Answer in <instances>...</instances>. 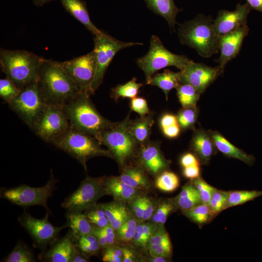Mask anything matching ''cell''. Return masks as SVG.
I'll use <instances>...</instances> for the list:
<instances>
[{
    "instance_id": "obj_1",
    "label": "cell",
    "mask_w": 262,
    "mask_h": 262,
    "mask_svg": "<svg viewBox=\"0 0 262 262\" xmlns=\"http://www.w3.org/2000/svg\"><path fill=\"white\" fill-rule=\"evenodd\" d=\"M38 84L47 103L65 106L82 91L68 76L59 62L44 59Z\"/></svg>"
},
{
    "instance_id": "obj_2",
    "label": "cell",
    "mask_w": 262,
    "mask_h": 262,
    "mask_svg": "<svg viewBox=\"0 0 262 262\" xmlns=\"http://www.w3.org/2000/svg\"><path fill=\"white\" fill-rule=\"evenodd\" d=\"M89 96L87 92L81 91L64 107L70 129L91 135L99 141L101 134L113 122L100 114Z\"/></svg>"
},
{
    "instance_id": "obj_3",
    "label": "cell",
    "mask_w": 262,
    "mask_h": 262,
    "mask_svg": "<svg viewBox=\"0 0 262 262\" xmlns=\"http://www.w3.org/2000/svg\"><path fill=\"white\" fill-rule=\"evenodd\" d=\"M44 58L25 50L0 51V64L6 77L20 90L38 81Z\"/></svg>"
},
{
    "instance_id": "obj_4",
    "label": "cell",
    "mask_w": 262,
    "mask_h": 262,
    "mask_svg": "<svg viewBox=\"0 0 262 262\" xmlns=\"http://www.w3.org/2000/svg\"><path fill=\"white\" fill-rule=\"evenodd\" d=\"M211 16L199 14L180 25L178 36L182 44L196 50L201 57L209 58L219 52V37L216 34Z\"/></svg>"
},
{
    "instance_id": "obj_5",
    "label": "cell",
    "mask_w": 262,
    "mask_h": 262,
    "mask_svg": "<svg viewBox=\"0 0 262 262\" xmlns=\"http://www.w3.org/2000/svg\"><path fill=\"white\" fill-rule=\"evenodd\" d=\"M51 143L77 160L85 171L89 159L98 156L112 157L110 151L103 148L96 138L70 129Z\"/></svg>"
},
{
    "instance_id": "obj_6",
    "label": "cell",
    "mask_w": 262,
    "mask_h": 262,
    "mask_svg": "<svg viewBox=\"0 0 262 262\" xmlns=\"http://www.w3.org/2000/svg\"><path fill=\"white\" fill-rule=\"evenodd\" d=\"M192 61L185 55L176 54L168 50L159 38L154 35L151 37L148 52L137 59V64L144 72L147 82L161 69L173 66L182 70Z\"/></svg>"
},
{
    "instance_id": "obj_7",
    "label": "cell",
    "mask_w": 262,
    "mask_h": 262,
    "mask_svg": "<svg viewBox=\"0 0 262 262\" xmlns=\"http://www.w3.org/2000/svg\"><path fill=\"white\" fill-rule=\"evenodd\" d=\"M129 116L119 122L113 123L99 140L120 164H124L132 156L138 144L130 129Z\"/></svg>"
},
{
    "instance_id": "obj_8",
    "label": "cell",
    "mask_w": 262,
    "mask_h": 262,
    "mask_svg": "<svg viewBox=\"0 0 262 262\" xmlns=\"http://www.w3.org/2000/svg\"><path fill=\"white\" fill-rule=\"evenodd\" d=\"M58 180L51 171L49 180L46 184L39 187H34L22 184L10 188H1L0 196L13 204L23 207L39 205L43 206L47 212L51 213L48 206V199L52 196L56 190Z\"/></svg>"
},
{
    "instance_id": "obj_9",
    "label": "cell",
    "mask_w": 262,
    "mask_h": 262,
    "mask_svg": "<svg viewBox=\"0 0 262 262\" xmlns=\"http://www.w3.org/2000/svg\"><path fill=\"white\" fill-rule=\"evenodd\" d=\"M47 104L37 82L21 89L19 95L8 103L10 109L16 113L32 130Z\"/></svg>"
},
{
    "instance_id": "obj_10",
    "label": "cell",
    "mask_w": 262,
    "mask_h": 262,
    "mask_svg": "<svg viewBox=\"0 0 262 262\" xmlns=\"http://www.w3.org/2000/svg\"><path fill=\"white\" fill-rule=\"evenodd\" d=\"M94 50L96 55L97 69L91 87V94L95 93L102 83L105 73L115 55L120 50L136 45L139 42H128L118 40L101 31L95 35Z\"/></svg>"
},
{
    "instance_id": "obj_11",
    "label": "cell",
    "mask_w": 262,
    "mask_h": 262,
    "mask_svg": "<svg viewBox=\"0 0 262 262\" xmlns=\"http://www.w3.org/2000/svg\"><path fill=\"white\" fill-rule=\"evenodd\" d=\"M104 178L86 176L78 188L65 198L61 207L69 211L83 212L97 204L100 198L107 195Z\"/></svg>"
},
{
    "instance_id": "obj_12",
    "label": "cell",
    "mask_w": 262,
    "mask_h": 262,
    "mask_svg": "<svg viewBox=\"0 0 262 262\" xmlns=\"http://www.w3.org/2000/svg\"><path fill=\"white\" fill-rule=\"evenodd\" d=\"M69 129L65 107L47 103L32 131L44 141L51 143Z\"/></svg>"
},
{
    "instance_id": "obj_13",
    "label": "cell",
    "mask_w": 262,
    "mask_h": 262,
    "mask_svg": "<svg viewBox=\"0 0 262 262\" xmlns=\"http://www.w3.org/2000/svg\"><path fill=\"white\" fill-rule=\"evenodd\" d=\"M50 213L47 212L45 217L38 219L33 216L26 211L18 217V221L30 235L33 246L41 252L47 249L57 238L61 231L67 228L66 224L56 227L49 220Z\"/></svg>"
},
{
    "instance_id": "obj_14",
    "label": "cell",
    "mask_w": 262,
    "mask_h": 262,
    "mask_svg": "<svg viewBox=\"0 0 262 262\" xmlns=\"http://www.w3.org/2000/svg\"><path fill=\"white\" fill-rule=\"evenodd\" d=\"M59 63L66 73L82 91L91 95V87L97 69L94 50L84 55Z\"/></svg>"
},
{
    "instance_id": "obj_15",
    "label": "cell",
    "mask_w": 262,
    "mask_h": 262,
    "mask_svg": "<svg viewBox=\"0 0 262 262\" xmlns=\"http://www.w3.org/2000/svg\"><path fill=\"white\" fill-rule=\"evenodd\" d=\"M222 73L218 66L213 67L192 61L180 70V82L192 85L201 94Z\"/></svg>"
},
{
    "instance_id": "obj_16",
    "label": "cell",
    "mask_w": 262,
    "mask_h": 262,
    "mask_svg": "<svg viewBox=\"0 0 262 262\" xmlns=\"http://www.w3.org/2000/svg\"><path fill=\"white\" fill-rule=\"evenodd\" d=\"M251 8L246 2L238 3L232 11L221 10L216 18L213 20L214 30L219 37L220 36L234 31L247 25V16Z\"/></svg>"
},
{
    "instance_id": "obj_17",
    "label": "cell",
    "mask_w": 262,
    "mask_h": 262,
    "mask_svg": "<svg viewBox=\"0 0 262 262\" xmlns=\"http://www.w3.org/2000/svg\"><path fill=\"white\" fill-rule=\"evenodd\" d=\"M249 30L248 27L246 25L219 37L218 47L220 54L217 62L219 63L218 66L222 73L227 64L239 53Z\"/></svg>"
},
{
    "instance_id": "obj_18",
    "label": "cell",
    "mask_w": 262,
    "mask_h": 262,
    "mask_svg": "<svg viewBox=\"0 0 262 262\" xmlns=\"http://www.w3.org/2000/svg\"><path fill=\"white\" fill-rule=\"evenodd\" d=\"M76 248L69 229L65 236L57 238L49 245V248L39 254L38 258L45 262H70Z\"/></svg>"
},
{
    "instance_id": "obj_19",
    "label": "cell",
    "mask_w": 262,
    "mask_h": 262,
    "mask_svg": "<svg viewBox=\"0 0 262 262\" xmlns=\"http://www.w3.org/2000/svg\"><path fill=\"white\" fill-rule=\"evenodd\" d=\"M140 157L143 166L153 174L160 172L169 164V161L163 157L158 146L154 143L142 145Z\"/></svg>"
},
{
    "instance_id": "obj_20",
    "label": "cell",
    "mask_w": 262,
    "mask_h": 262,
    "mask_svg": "<svg viewBox=\"0 0 262 262\" xmlns=\"http://www.w3.org/2000/svg\"><path fill=\"white\" fill-rule=\"evenodd\" d=\"M191 144L193 150L202 164H208L216 152V148L208 131L203 129L195 131Z\"/></svg>"
},
{
    "instance_id": "obj_21",
    "label": "cell",
    "mask_w": 262,
    "mask_h": 262,
    "mask_svg": "<svg viewBox=\"0 0 262 262\" xmlns=\"http://www.w3.org/2000/svg\"><path fill=\"white\" fill-rule=\"evenodd\" d=\"M208 131L216 149L225 155L240 160L249 165L253 164L255 158L252 155L237 148L219 132L211 130Z\"/></svg>"
},
{
    "instance_id": "obj_22",
    "label": "cell",
    "mask_w": 262,
    "mask_h": 262,
    "mask_svg": "<svg viewBox=\"0 0 262 262\" xmlns=\"http://www.w3.org/2000/svg\"><path fill=\"white\" fill-rule=\"evenodd\" d=\"M104 185L107 195H111L118 202H131L139 195V189L122 182L118 177H105Z\"/></svg>"
},
{
    "instance_id": "obj_23",
    "label": "cell",
    "mask_w": 262,
    "mask_h": 262,
    "mask_svg": "<svg viewBox=\"0 0 262 262\" xmlns=\"http://www.w3.org/2000/svg\"><path fill=\"white\" fill-rule=\"evenodd\" d=\"M60 0L66 10L93 34L95 35L102 31L91 20L85 2L82 0Z\"/></svg>"
},
{
    "instance_id": "obj_24",
    "label": "cell",
    "mask_w": 262,
    "mask_h": 262,
    "mask_svg": "<svg viewBox=\"0 0 262 262\" xmlns=\"http://www.w3.org/2000/svg\"><path fill=\"white\" fill-rule=\"evenodd\" d=\"M65 217L74 242L83 235L92 233L94 226L83 212L67 210Z\"/></svg>"
},
{
    "instance_id": "obj_25",
    "label": "cell",
    "mask_w": 262,
    "mask_h": 262,
    "mask_svg": "<svg viewBox=\"0 0 262 262\" xmlns=\"http://www.w3.org/2000/svg\"><path fill=\"white\" fill-rule=\"evenodd\" d=\"M149 10L164 17L171 28L175 29L178 23L176 18L181 9L176 5L174 0H143Z\"/></svg>"
},
{
    "instance_id": "obj_26",
    "label": "cell",
    "mask_w": 262,
    "mask_h": 262,
    "mask_svg": "<svg viewBox=\"0 0 262 262\" xmlns=\"http://www.w3.org/2000/svg\"><path fill=\"white\" fill-rule=\"evenodd\" d=\"M147 84L156 86L164 92L166 99L169 92L173 88H176L180 84V72H176L168 69H165L162 73L153 75L147 82Z\"/></svg>"
},
{
    "instance_id": "obj_27",
    "label": "cell",
    "mask_w": 262,
    "mask_h": 262,
    "mask_svg": "<svg viewBox=\"0 0 262 262\" xmlns=\"http://www.w3.org/2000/svg\"><path fill=\"white\" fill-rule=\"evenodd\" d=\"M110 225L116 231L129 218L126 207L120 202L101 204Z\"/></svg>"
},
{
    "instance_id": "obj_28",
    "label": "cell",
    "mask_w": 262,
    "mask_h": 262,
    "mask_svg": "<svg viewBox=\"0 0 262 262\" xmlns=\"http://www.w3.org/2000/svg\"><path fill=\"white\" fill-rule=\"evenodd\" d=\"M154 122L153 116L150 114L134 120L130 119V129L137 144L142 145L147 143Z\"/></svg>"
},
{
    "instance_id": "obj_29",
    "label": "cell",
    "mask_w": 262,
    "mask_h": 262,
    "mask_svg": "<svg viewBox=\"0 0 262 262\" xmlns=\"http://www.w3.org/2000/svg\"><path fill=\"white\" fill-rule=\"evenodd\" d=\"M173 203L183 211L202 203L198 192L192 182L183 186L180 192L174 199Z\"/></svg>"
},
{
    "instance_id": "obj_30",
    "label": "cell",
    "mask_w": 262,
    "mask_h": 262,
    "mask_svg": "<svg viewBox=\"0 0 262 262\" xmlns=\"http://www.w3.org/2000/svg\"><path fill=\"white\" fill-rule=\"evenodd\" d=\"M118 177L122 182L139 190L147 189L150 185L143 171L138 167L126 168Z\"/></svg>"
},
{
    "instance_id": "obj_31",
    "label": "cell",
    "mask_w": 262,
    "mask_h": 262,
    "mask_svg": "<svg viewBox=\"0 0 262 262\" xmlns=\"http://www.w3.org/2000/svg\"><path fill=\"white\" fill-rule=\"evenodd\" d=\"M1 262H36L37 260L33 250L23 242L18 240L12 250Z\"/></svg>"
},
{
    "instance_id": "obj_32",
    "label": "cell",
    "mask_w": 262,
    "mask_h": 262,
    "mask_svg": "<svg viewBox=\"0 0 262 262\" xmlns=\"http://www.w3.org/2000/svg\"><path fill=\"white\" fill-rule=\"evenodd\" d=\"M179 100L183 108L196 107L200 93L188 84L180 83L176 88Z\"/></svg>"
},
{
    "instance_id": "obj_33",
    "label": "cell",
    "mask_w": 262,
    "mask_h": 262,
    "mask_svg": "<svg viewBox=\"0 0 262 262\" xmlns=\"http://www.w3.org/2000/svg\"><path fill=\"white\" fill-rule=\"evenodd\" d=\"M262 196V191L240 190L229 191L228 197L224 207V210L253 200Z\"/></svg>"
},
{
    "instance_id": "obj_34",
    "label": "cell",
    "mask_w": 262,
    "mask_h": 262,
    "mask_svg": "<svg viewBox=\"0 0 262 262\" xmlns=\"http://www.w3.org/2000/svg\"><path fill=\"white\" fill-rule=\"evenodd\" d=\"M143 85L142 83L137 82L136 78L134 77L127 83L112 88L111 96L115 100L120 98H133L136 97Z\"/></svg>"
},
{
    "instance_id": "obj_35",
    "label": "cell",
    "mask_w": 262,
    "mask_h": 262,
    "mask_svg": "<svg viewBox=\"0 0 262 262\" xmlns=\"http://www.w3.org/2000/svg\"><path fill=\"white\" fill-rule=\"evenodd\" d=\"M183 212L187 217L200 226L206 224L213 217L208 205L204 203L198 204Z\"/></svg>"
},
{
    "instance_id": "obj_36",
    "label": "cell",
    "mask_w": 262,
    "mask_h": 262,
    "mask_svg": "<svg viewBox=\"0 0 262 262\" xmlns=\"http://www.w3.org/2000/svg\"><path fill=\"white\" fill-rule=\"evenodd\" d=\"M83 212L95 227L103 228L110 225L101 204H96Z\"/></svg>"
},
{
    "instance_id": "obj_37",
    "label": "cell",
    "mask_w": 262,
    "mask_h": 262,
    "mask_svg": "<svg viewBox=\"0 0 262 262\" xmlns=\"http://www.w3.org/2000/svg\"><path fill=\"white\" fill-rule=\"evenodd\" d=\"M156 186L160 190L164 192H172L179 186V179L174 173L164 171L156 180Z\"/></svg>"
},
{
    "instance_id": "obj_38",
    "label": "cell",
    "mask_w": 262,
    "mask_h": 262,
    "mask_svg": "<svg viewBox=\"0 0 262 262\" xmlns=\"http://www.w3.org/2000/svg\"><path fill=\"white\" fill-rule=\"evenodd\" d=\"M21 90L9 78L0 80V97L8 104L15 98Z\"/></svg>"
},
{
    "instance_id": "obj_39",
    "label": "cell",
    "mask_w": 262,
    "mask_h": 262,
    "mask_svg": "<svg viewBox=\"0 0 262 262\" xmlns=\"http://www.w3.org/2000/svg\"><path fill=\"white\" fill-rule=\"evenodd\" d=\"M179 125L183 129L194 127L197 117L196 107L183 108L177 115Z\"/></svg>"
},
{
    "instance_id": "obj_40",
    "label": "cell",
    "mask_w": 262,
    "mask_h": 262,
    "mask_svg": "<svg viewBox=\"0 0 262 262\" xmlns=\"http://www.w3.org/2000/svg\"><path fill=\"white\" fill-rule=\"evenodd\" d=\"M229 195V191L216 189L213 193L208 205L213 216L217 215L224 210V207Z\"/></svg>"
},
{
    "instance_id": "obj_41",
    "label": "cell",
    "mask_w": 262,
    "mask_h": 262,
    "mask_svg": "<svg viewBox=\"0 0 262 262\" xmlns=\"http://www.w3.org/2000/svg\"><path fill=\"white\" fill-rule=\"evenodd\" d=\"M137 226L136 220L130 216L116 231L118 238L125 243L131 241L134 238Z\"/></svg>"
},
{
    "instance_id": "obj_42",
    "label": "cell",
    "mask_w": 262,
    "mask_h": 262,
    "mask_svg": "<svg viewBox=\"0 0 262 262\" xmlns=\"http://www.w3.org/2000/svg\"><path fill=\"white\" fill-rule=\"evenodd\" d=\"M192 182L198 192L202 203L208 204L216 189L199 177L193 180Z\"/></svg>"
},
{
    "instance_id": "obj_43",
    "label": "cell",
    "mask_w": 262,
    "mask_h": 262,
    "mask_svg": "<svg viewBox=\"0 0 262 262\" xmlns=\"http://www.w3.org/2000/svg\"><path fill=\"white\" fill-rule=\"evenodd\" d=\"M175 204L169 202H164L153 213L151 218L154 224L164 225L169 213L174 209Z\"/></svg>"
},
{
    "instance_id": "obj_44",
    "label": "cell",
    "mask_w": 262,
    "mask_h": 262,
    "mask_svg": "<svg viewBox=\"0 0 262 262\" xmlns=\"http://www.w3.org/2000/svg\"><path fill=\"white\" fill-rule=\"evenodd\" d=\"M169 241H170V240L168 234L165 230L164 226L160 225L149 238L146 248H147L153 245H159Z\"/></svg>"
},
{
    "instance_id": "obj_45",
    "label": "cell",
    "mask_w": 262,
    "mask_h": 262,
    "mask_svg": "<svg viewBox=\"0 0 262 262\" xmlns=\"http://www.w3.org/2000/svg\"><path fill=\"white\" fill-rule=\"evenodd\" d=\"M152 257L169 258L172 253L171 242H167L159 245H153L147 248Z\"/></svg>"
},
{
    "instance_id": "obj_46",
    "label": "cell",
    "mask_w": 262,
    "mask_h": 262,
    "mask_svg": "<svg viewBox=\"0 0 262 262\" xmlns=\"http://www.w3.org/2000/svg\"><path fill=\"white\" fill-rule=\"evenodd\" d=\"M131 109L144 116L150 114L147 100L143 98H134L131 101Z\"/></svg>"
},
{
    "instance_id": "obj_47",
    "label": "cell",
    "mask_w": 262,
    "mask_h": 262,
    "mask_svg": "<svg viewBox=\"0 0 262 262\" xmlns=\"http://www.w3.org/2000/svg\"><path fill=\"white\" fill-rule=\"evenodd\" d=\"M144 196L138 195L131 201V210L135 216L138 219L142 218L144 206Z\"/></svg>"
},
{
    "instance_id": "obj_48",
    "label": "cell",
    "mask_w": 262,
    "mask_h": 262,
    "mask_svg": "<svg viewBox=\"0 0 262 262\" xmlns=\"http://www.w3.org/2000/svg\"><path fill=\"white\" fill-rule=\"evenodd\" d=\"M143 224L144 223L137 224L133 240L135 246L146 248L147 245L145 243L144 239Z\"/></svg>"
},
{
    "instance_id": "obj_49",
    "label": "cell",
    "mask_w": 262,
    "mask_h": 262,
    "mask_svg": "<svg viewBox=\"0 0 262 262\" xmlns=\"http://www.w3.org/2000/svg\"><path fill=\"white\" fill-rule=\"evenodd\" d=\"M100 228L106 238L108 246H114L116 242V230L110 225Z\"/></svg>"
},
{
    "instance_id": "obj_50",
    "label": "cell",
    "mask_w": 262,
    "mask_h": 262,
    "mask_svg": "<svg viewBox=\"0 0 262 262\" xmlns=\"http://www.w3.org/2000/svg\"><path fill=\"white\" fill-rule=\"evenodd\" d=\"M154 212V204L148 197L145 196L144 206L142 218L143 220H147L151 218Z\"/></svg>"
},
{
    "instance_id": "obj_51",
    "label": "cell",
    "mask_w": 262,
    "mask_h": 262,
    "mask_svg": "<svg viewBox=\"0 0 262 262\" xmlns=\"http://www.w3.org/2000/svg\"><path fill=\"white\" fill-rule=\"evenodd\" d=\"M183 173L186 178L192 180L198 178L200 174L199 164L184 167Z\"/></svg>"
},
{
    "instance_id": "obj_52",
    "label": "cell",
    "mask_w": 262,
    "mask_h": 262,
    "mask_svg": "<svg viewBox=\"0 0 262 262\" xmlns=\"http://www.w3.org/2000/svg\"><path fill=\"white\" fill-rule=\"evenodd\" d=\"M178 123L177 117L169 114L163 115L160 121V124L162 129Z\"/></svg>"
},
{
    "instance_id": "obj_53",
    "label": "cell",
    "mask_w": 262,
    "mask_h": 262,
    "mask_svg": "<svg viewBox=\"0 0 262 262\" xmlns=\"http://www.w3.org/2000/svg\"><path fill=\"white\" fill-rule=\"evenodd\" d=\"M180 164L182 167L198 165L199 162L194 155L188 153L183 155L180 159Z\"/></svg>"
},
{
    "instance_id": "obj_54",
    "label": "cell",
    "mask_w": 262,
    "mask_h": 262,
    "mask_svg": "<svg viewBox=\"0 0 262 262\" xmlns=\"http://www.w3.org/2000/svg\"><path fill=\"white\" fill-rule=\"evenodd\" d=\"M164 134L167 137L174 138L177 137L180 132V126L179 123L162 129Z\"/></svg>"
},
{
    "instance_id": "obj_55",
    "label": "cell",
    "mask_w": 262,
    "mask_h": 262,
    "mask_svg": "<svg viewBox=\"0 0 262 262\" xmlns=\"http://www.w3.org/2000/svg\"><path fill=\"white\" fill-rule=\"evenodd\" d=\"M156 229L157 228L155 226V224H151L148 223L143 224L144 239L146 245H147L149 238L154 233Z\"/></svg>"
},
{
    "instance_id": "obj_56",
    "label": "cell",
    "mask_w": 262,
    "mask_h": 262,
    "mask_svg": "<svg viewBox=\"0 0 262 262\" xmlns=\"http://www.w3.org/2000/svg\"><path fill=\"white\" fill-rule=\"evenodd\" d=\"M89 261V257L76 247L70 262H87Z\"/></svg>"
},
{
    "instance_id": "obj_57",
    "label": "cell",
    "mask_w": 262,
    "mask_h": 262,
    "mask_svg": "<svg viewBox=\"0 0 262 262\" xmlns=\"http://www.w3.org/2000/svg\"><path fill=\"white\" fill-rule=\"evenodd\" d=\"M123 252V262H133L135 261L134 255L132 252L127 248H122Z\"/></svg>"
},
{
    "instance_id": "obj_58",
    "label": "cell",
    "mask_w": 262,
    "mask_h": 262,
    "mask_svg": "<svg viewBox=\"0 0 262 262\" xmlns=\"http://www.w3.org/2000/svg\"><path fill=\"white\" fill-rule=\"evenodd\" d=\"M251 9L262 13V0H245Z\"/></svg>"
},
{
    "instance_id": "obj_59",
    "label": "cell",
    "mask_w": 262,
    "mask_h": 262,
    "mask_svg": "<svg viewBox=\"0 0 262 262\" xmlns=\"http://www.w3.org/2000/svg\"><path fill=\"white\" fill-rule=\"evenodd\" d=\"M102 260L105 262H121L122 261L121 257L105 252L103 253Z\"/></svg>"
},
{
    "instance_id": "obj_60",
    "label": "cell",
    "mask_w": 262,
    "mask_h": 262,
    "mask_svg": "<svg viewBox=\"0 0 262 262\" xmlns=\"http://www.w3.org/2000/svg\"><path fill=\"white\" fill-rule=\"evenodd\" d=\"M34 4L36 6H42L44 4L55 0H33Z\"/></svg>"
},
{
    "instance_id": "obj_61",
    "label": "cell",
    "mask_w": 262,
    "mask_h": 262,
    "mask_svg": "<svg viewBox=\"0 0 262 262\" xmlns=\"http://www.w3.org/2000/svg\"><path fill=\"white\" fill-rule=\"evenodd\" d=\"M149 259L150 262H164L166 261L167 258L160 257H152Z\"/></svg>"
}]
</instances>
